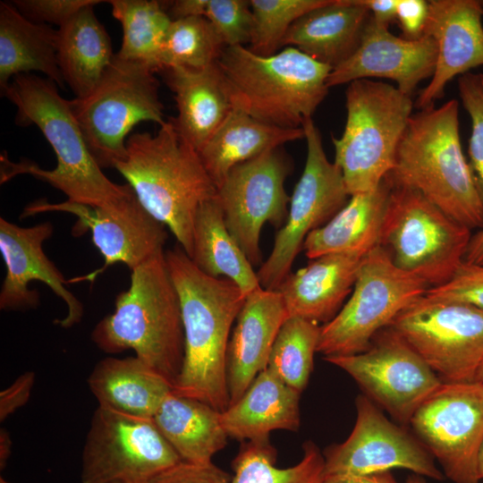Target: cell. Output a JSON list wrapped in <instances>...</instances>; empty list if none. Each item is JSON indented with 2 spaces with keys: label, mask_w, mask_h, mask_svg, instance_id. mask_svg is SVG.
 Masks as SVG:
<instances>
[{
  "label": "cell",
  "mask_w": 483,
  "mask_h": 483,
  "mask_svg": "<svg viewBox=\"0 0 483 483\" xmlns=\"http://www.w3.org/2000/svg\"><path fill=\"white\" fill-rule=\"evenodd\" d=\"M165 257L184 333L183 362L173 393L223 412L230 404L228 343L247 296L233 281L203 273L180 245L165 251Z\"/></svg>",
  "instance_id": "cell-1"
},
{
  "label": "cell",
  "mask_w": 483,
  "mask_h": 483,
  "mask_svg": "<svg viewBox=\"0 0 483 483\" xmlns=\"http://www.w3.org/2000/svg\"><path fill=\"white\" fill-rule=\"evenodd\" d=\"M16 107L15 123L36 125L56 155L57 165L45 170L30 161L11 162L1 156V183L18 174H30L64 192L69 201L101 206L134 193L127 184L109 180L91 155L70 107L57 85L30 73L16 75L1 91Z\"/></svg>",
  "instance_id": "cell-2"
},
{
  "label": "cell",
  "mask_w": 483,
  "mask_h": 483,
  "mask_svg": "<svg viewBox=\"0 0 483 483\" xmlns=\"http://www.w3.org/2000/svg\"><path fill=\"white\" fill-rule=\"evenodd\" d=\"M386 176L469 229L483 227V200L462 152L455 99L411 114Z\"/></svg>",
  "instance_id": "cell-3"
},
{
  "label": "cell",
  "mask_w": 483,
  "mask_h": 483,
  "mask_svg": "<svg viewBox=\"0 0 483 483\" xmlns=\"http://www.w3.org/2000/svg\"><path fill=\"white\" fill-rule=\"evenodd\" d=\"M126 156L114 168L131 187L142 207L166 226L191 258L193 225L199 206L217 189L199 153L166 121L155 134L133 133Z\"/></svg>",
  "instance_id": "cell-4"
},
{
  "label": "cell",
  "mask_w": 483,
  "mask_h": 483,
  "mask_svg": "<svg viewBox=\"0 0 483 483\" xmlns=\"http://www.w3.org/2000/svg\"><path fill=\"white\" fill-rule=\"evenodd\" d=\"M90 338L106 353L134 351L174 387L183 362L184 333L165 251L131 270L129 288L116 296L114 310L95 326Z\"/></svg>",
  "instance_id": "cell-5"
},
{
  "label": "cell",
  "mask_w": 483,
  "mask_h": 483,
  "mask_svg": "<svg viewBox=\"0 0 483 483\" xmlns=\"http://www.w3.org/2000/svg\"><path fill=\"white\" fill-rule=\"evenodd\" d=\"M216 63L233 107L279 128H302L328 93L332 68L295 47L263 56L227 47Z\"/></svg>",
  "instance_id": "cell-6"
},
{
  "label": "cell",
  "mask_w": 483,
  "mask_h": 483,
  "mask_svg": "<svg viewBox=\"0 0 483 483\" xmlns=\"http://www.w3.org/2000/svg\"><path fill=\"white\" fill-rule=\"evenodd\" d=\"M345 98V127L332 142L352 196L375 190L390 173L414 103L397 87L369 79L350 82Z\"/></svg>",
  "instance_id": "cell-7"
},
{
  "label": "cell",
  "mask_w": 483,
  "mask_h": 483,
  "mask_svg": "<svg viewBox=\"0 0 483 483\" xmlns=\"http://www.w3.org/2000/svg\"><path fill=\"white\" fill-rule=\"evenodd\" d=\"M145 64L115 55L97 87L69 100L84 140L101 168L114 167L126 156L127 135L140 122L164 124L159 81Z\"/></svg>",
  "instance_id": "cell-8"
},
{
  "label": "cell",
  "mask_w": 483,
  "mask_h": 483,
  "mask_svg": "<svg viewBox=\"0 0 483 483\" xmlns=\"http://www.w3.org/2000/svg\"><path fill=\"white\" fill-rule=\"evenodd\" d=\"M471 236L419 191L393 184L379 246L399 268L430 288L443 285L464 261Z\"/></svg>",
  "instance_id": "cell-9"
},
{
  "label": "cell",
  "mask_w": 483,
  "mask_h": 483,
  "mask_svg": "<svg viewBox=\"0 0 483 483\" xmlns=\"http://www.w3.org/2000/svg\"><path fill=\"white\" fill-rule=\"evenodd\" d=\"M429 288L395 266L381 246L375 247L363 258L349 300L321 326L317 352L325 358L365 352L379 331Z\"/></svg>",
  "instance_id": "cell-10"
},
{
  "label": "cell",
  "mask_w": 483,
  "mask_h": 483,
  "mask_svg": "<svg viewBox=\"0 0 483 483\" xmlns=\"http://www.w3.org/2000/svg\"><path fill=\"white\" fill-rule=\"evenodd\" d=\"M424 360L443 383L476 381L483 360V309L425 294L389 326Z\"/></svg>",
  "instance_id": "cell-11"
},
{
  "label": "cell",
  "mask_w": 483,
  "mask_h": 483,
  "mask_svg": "<svg viewBox=\"0 0 483 483\" xmlns=\"http://www.w3.org/2000/svg\"><path fill=\"white\" fill-rule=\"evenodd\" d=\"M307 143L303 172L290 199L284 225L275 237L272 251L257 272L260 286L276 290L291 273L307 236L327 223L350 197L340 168L325 153L321 134L312 118L302 124Z\"/></svg>",
  "instance_id": "cell-12"
},
{
  "label": "cell",
  "mask_w": 483,
  "mask_h": 483,
  "mask_svg": "<svg viewBox=\"0 0 483 483\" xmlns=\"http://www.w3.org/2000/svg\"><path fill=\"white\" fill-rule=\"evenodd\" d=\"M182 462L152 419L97 406L81 455V483H148Z\"/></svg>",
  "instance_id": "cell-13"
},
{
  "label": "cell",
  "mask_w": 483,
  "mask_h": 483,
  "mask_svg": "<svg viewBox=\"0 0 483 483\" xmlns=\"http://www.w3.org/2000/svg\"><path fill=\"white\" fill-rule=\"evenodd\" d=\"M325 360L350 375L366 396L402 425L443 383L392 327L379 331L360 353Z\"/></svg>",
  "instance_id": "cell-14"
},
{
  "label": "cell",
  "mask_w": 483,
  "mask_h": 483,
  "mask_svg": "<svg viewBox=\"0 0 483 483\" xmlns=\"http://www.w3.org/2000/svg\"><path fill=\"white\" fill-rule=\"evenodd\" d=\"M417 438L454 483H479L477 455L483 440V385L442 383L414 413Z\"/></svg>",
  "instance_id": "cell-15"
},
{
  "label": "cell",
  "mask_w": 483,
  "mask_h": 483,
  "mask_svg": "<svg viewBox=\"0 0 483 483\" xmlns=\"http://www.w3.org/2000/svg\"><path fill=\"white\" fill-rule=\"evenodd\" d=\"M291 161L280 148L233 167L217 188L225 225L252 266L260 262V233L266 223L283 226L288 196L284 182Z\"/></svg>",
  "instance_id": "cell-16"
},
{
  "label": "cell",
  "mask_w": 483,
  "mask_h": 483,
  "mask_svg": "<svg viewBox=\"0 0 483 483\" xmlns=\"http://www.w3.org/2000/svg\"><path fill=\"white\" fill-rule=\"evenodd\" d=\"M53 211L76 216L73 234L89 230L92 242L105 260L103 267L76 281L93 280L116 263L126 265L131 271L164 251L167 239L165 227L142 207L135 193L101 206L69 200L61 203L38 200L24 208L21 217Z\"/></svg>",
  "instance_id": "cell-17"
},
{
  "label": "cell",
  "mask_w": 483,
  "mask_h": 483,
  "mask_svg": "<svg viewBox=\"0 0 483 483\" xmlns=\"http://www.w3.org/2000/svg\"><path fill=\"white\" fill-rule=\"evenodd\" d=\"M356 412L347 439L324 453L326 476H362L405 469L437 480L444 478L419 440L390 421L369 397H357Z\"/></svg>",
  "instance_id": "cell-18"
},
{
  "label": "cell",
  "mask_w": 483,
  "mask_h": 483,
  "mask_svg": "<svg viewBox=\"0 0 483 483\" xmlns=\"http://www.w3.org/2000/svg\"><path fill=\"white\" fill-rule=\"evenodd\" d=\"M53 232L50 222L22 227L0 218V250L6 267L0 291V309L24 310L37 308L39 293L30 290L29 284L40 281L65 302L67 314L55 323L70 328L81 320L84 309L80 301L67 289L69 281L43 250L44 242Z\"/></svg>",
  "instance_id": "cell-19"
},
{
  "label": "cell",
  "mask_w": 483,
  "mask_h": 483,
  "mask_svg": "<svg viewBox=\"0 0 483 483\" xmlns=\"http://www.w3.org/2000/svg\"><path fill=\"white\" fill-rule=\"evenodd\" d=\"M436 53V45L431 37L424 35L414 40L397 37L370 15L359 47L347 60L332 69L327 87L362 79L386 78L396 82L399 90L412 97L418 84L433 76Z\"/></svg>",
  "instance_id": "cell-20"
},
{
  "label": "cell",
  "mask_w": 483,
  "mask_h": 483,
  "mask_svg": "<svg viewBox=\"0 0 483 483\" xmlns=\"http://www.w3.org/2000/svg\"><path fill=\"white\" fill-rule=\"evenodd\" d=\"M483 1L429 0L424 35L436 45L435 72L414 104L419 110L434 106L456 76L483 65Z\"/></svg>",
  "instance_id": "cell-21"
},
{
  "label": "cell",
  "mask_w": 483,
  "mask_h": 483,
  "mask_svg": "<svg viewBox=\"0 0 483 483\" xmlns=\"http://www.w3.org/2000/svg\"><path fill=\"white\" fill-rule=\"evenodd\" d=\"M280 292L262 287L250 293L230 336L226 369L230 404L237 402L267 368L277 334L288 318Z\"/></svg>",
  "instance_id": "cell-22"
},
{
  "label": "cell",
  "mask_w": 483,
  "mask_h": 483,
  "mask_svg": "<svg viewBox=\"0 0 483 483\" xmlns=\"http://www.w3.org/2000/svg\"><path fill=\"white\" fill-rule=\"evenodd\" d=\"M364 257L327 254L290 273L276 289L288 317L330 321L352 292Z\"/></svg>",
  "instance_id": "cell-23"
},
{
  "label": "cell",
  "mask_w": 483,
  "mask_h": 483,
  "mask_svg": "<svg viewBox=\"0 0 483 483\" xmlns=\"http://www.w3.org/2000/svg\"><path fill=\"white\" fill-rule=\"evenodd\" d=\"M369 18L359 0H329L299 18L281 47H295L334 69L357 50Z\"/></svg>",
  "instance_id": "cell-24"
},
{
  "label": "cell",
  "mask_w": 483,
  "mask_h": 483,
  "mask_svg": "<svg viewBox=\"0 0 483 483\" xmlns=\"http://www.w3.org/2000/svg\"><path fill=\"white\" fill-rule=\"evenodd\" d=\"M178 114L172 119L181 136L199 152L233 109L217 63L201 70L163 71Z\"/></svg>",
  "instance_id": "cell-25"
},
{
  "label": "cell",
  "mask_w": 483,
  "mask_h": 483,
  "mask_svg": "<svg viewBox=\"0 0 483 483\" xmlns=\"http://www.w3.org/2000/svg\"><path fill=\"white\" fill-rule=\"evenodd\" d=\"M393 184L386 176L373 191L350 196L327 223L312 231L302 249L316 258L327 254L364 257L379 245Z\"/></svg>",
  "instance_id": "cell-26"
},
{
  "label": "cell",
  "mask_w": 483,
  "mask_h": 483,
  "mask_svg": "<svg viewBox=\"0 0 483 483\" xmlns=\"http://www.w3.org/2000/svg\"><path fill=\"white\" fill-rule=\"evenodd\" d=\"M300 394L267 368L237 402L221 412L222 425L228 436L247 441L269 438L277 429L296 431Z\"/></svg>",
  "instance_id": "cell-27"
},
{
  "label": "cell",
  "mask_w": 483,
  "mask_h": 483,
  "mask_svg": "<svg viewBox=\"0 0 483 483\" xmlns=\"http://www.w3.org/2000/svg\"><path fill=\"white\" fill-rule=\"evenodd\" d=\"M98 406L128 416L153 419L173 386L136 356L106 357L88 377Z\"/></svg>",
  "instance_id": "cell-28"
},
{
  "label": "cell",
  "mask_w": 483,
  "mask_h": 483,
  "mask_svg": "<svg viewBox=\"0 0 483 483\" xmlns=\"http://www.w3.org/2000/svg\"><path fill=\"white\" fill-rule=\"evenodd\" d=\"M94 5L83 7L57 30L59 70L76 98L87 96L97 87L115 55L107 31L94 13Z\"/></svg>",
  "instance_id": "cell-29"
},
{
  "label": "cell",
  "mask_w": 483,
  "mask_h": 483,
  "mask_svg": "<svg viewBox=\"0 0 483 483\" xmlns=\"http://www.w3.org/2000/svg\"><path fill=\"white\" fill-rule=\"evenodd\" d=\"M304 139L302 128L284 129L233 108L198 152L216 189L235 165L282 145Z\"/></svg>",
  "instance_id": "cell-30"
},
{
  "label": "cell",
  "mask_w": 483,
  "mask_h": 483,
  "mask_svg": "<svg viewBox=\"0 0 483 483\" xmlns=\"http://www.w3.org/2000/svg\"><path fill=\"white\" fill-rule=\"evenodd\" d=\"M58 30L24 17L12 2H0V89L22 73L39 72L57 86L64 81L57 63Z\"/></svg>",
  "instance_id": "cell-31"
},
{
  "label": "cell",
  "mask_w": 483,
  "mask_h": 483,
  "mask_svg": "<svg viewBox=\"0 0 483 483\" xmlns=\"http://www.w3.org/2000/svg\"><path fill=\"white\" fill-rule=\"evenodd\" d=\"M182 462L208 464L227 444L221 412L193 398L173 392L152 419Z\"/></svg>",
  "instance_id": "cell-32"
},
{
  "label": "cell",
  "mask_w": 483,
  "mask_h": 483,
  "mask_svg": "<svg viewBox=\"0 0 483 483\" xmlns=\"http://www.w3.org/2000/svg\"><path fill=\"white\" fill-rule=\"evenodd\" d=\"M191 259L203 273L233 281L246 296L261 288L257 272L225 225L217 194L196 213Z\"/></svg>",
  "instance_id": "cell-33"
},
{
  "label": "cell",
  "mask_w": 483,
  "mask_h": 483,
  "mask_svg": "<svg viewBox=\"0 0 483 483\" xmlns=\"http://www.w3.org/2000/svg\"><path fill=\"white\" fill-rule=\"evenodd\" d=\"M112 15L121 23L123 41L115 55L161 71L164 41L173 21L164 2L156 0L106 1Z\"/></svg>",
  "instance_id": "cell-34"
},
{
  "label": "cell",
  "mask_w": 483,
  "mask_h": 483,
  "mask_svg": "<svg viewBox=\"0 0 483 483\" xmlns=\"http://www.w3.org/2000/svg\"><path fill=\"white\" fill-rule=\"evenodd\" d=\"M275 462L269 438L248 441L233 461L232 483H324V454L312 442L304 443L302 457L293 466L279 468Z\"/></svg>",
  "instance_id": "cell-35"
},
{
  "label": "cell",
  "mask_w": 483,
  "mask_h": 483,
  "mask_svg": "<svg viewBox=\"0 0 483 483\" xmlns=\"http://www.w3.org/2000/svg\"><path fill=\"white\" fill-rule=\"evenodd\" d=\"M320 327L316 322L289 317L271 350L267 369L299 393L307 386L313 369Z\"/></svg>",
  "instance_id": "cell-36"
},
{
  "label": "cell",
  "mask_w": 483,
  "mask_h": 483,
  "mask_svg": "<svg viewBox=\"0 0 483 483\" xmlns=\"http://www.w3.org/2000/svg\"><path fill=\"white\" fill-rule=\"evenodd\" d=\"M225 47L204 16L174 20L164 41L160 72L171 68L204 69L217 62Z\"/></svg>",
  "instance_id": "cell-37"
},
{
  "label": "cell",
  "mask_w": 483,
  "mask_h": 483,
  "mask_svg": "<svg viewBox=\"0 0 483 483\" xmlns=\"http://www.w3.org/2000/svg\"><path fill=\"white\" fill-rule=\"evenodd\" d=\"M328 2L329 0H250L254 32L248 48L263 56L277 53L291 26L302 15Z\"/></svg>",
  "instance_id": "cell-38"
},
{
  "label": "cell",
  "mask_w": 483,
  "mask_h": 483,
  "mask_svg": "<svg viewBox=\"0 0 483 483\" xmlns=\"http://www.w3.org/2000/svg\"><path fill=\"white\" fill-rule=\"evenodd\" d=\"M204 17L225 47L250 45L254 18L250 1L208 0Z\"/></svg>",
  "instance_id": "cell-39"
},
{
  "label": "cell",
  "mask_w": 483,
  "mask_h": 483,
  "mask_svg": "<svg viewBox=\"0 0 483 483\" xmlns=\"http://www.w3.org/2000/svg\"><path fill=\"white\" fill-rule=\"evenodd\" d=\"M458 91L471 123L469 164L483 200V73L470 72L459 76Z\"/></svg>",
  "instance_id": "cell-40"
},
{
  "label": "cell",
  "mask_w": 483,
  "mask_h": 483,
  "mask_svg": "<svg viewBox=\"0 0 483 483\" xmlns=\"http://www.w3.org/2000/svg\"><path fill=\"white\" fill-rule=\"evenodd\" d=\"M425 296L465 302L483 309V264L463 261L447 283L428 289Z\"/></svg>",
  "instance_id": "cell-41"
},
{
  "label": "cell",
  "mask_w": 483,
  "mask_h": 483,
  "mask_svg": "<svg viewBox=\"0 0 483 483\" xmlns=\"http://www.w3.org/2000/svg\"><path fill=\"white\" fill-rule=\"evenodd\" d=\"M103 3L100 0H14L12 4L35 23H52L59 27L83 7Z\"/></svg>",
  "instance_id": "cell-42"
},
{
  "label": "cell",
  "mask_w": 483,
  "mask_h": 483,
  "mask_svg": "<svg viewBox=\"0 0 483 483\" xmlns=\"http://www.w3.org/2000/svg\"><path fill=\"white\" fill-rule=\"evenodd\" d=\"M148 483H232L229 474L216 466L181 462L162 471Z\"/></svg>",
  "instance_id": "cell-43"
},
{
  "label": "cell",
  "mask_w": 483,
  "mask_h": 483,
  "mask_svg": "<svg viewBox=\"0 0 483 483\" xmlns=\"http://www.w3.org/2000/svg\"><path fill=\"white\" fill-rule=\"evenodd\" d=\"M428 16V1L398 0L395 21L407 39H418L424 36Z\"/></svg>",
  "instance_id": "cell-44"
},
{
  "label": "cell",
  "mask_w": 483,
  "mask_h": 483,
  "mask_svg": "<svg viewBox=\"0 0 483 483\" xmlns=\"http://www.w3.org/2000/svg\"><path fill=\"white\" fill-rule=\"evenodd\" d=\"M34 383L35 373L26 371L0 392L1 422H4L11 414L28 402Z\"/></svg>",
  "instance_id": "cell-45"
},
{
  "label": "cell",
  "mask_w": 483,
  "mask_h": 483,
  "mask_svg": "<svg viewBox=\"0 0 483 483\" xmlns=\"http://www.w3.org/2000/svg\"><path fill=\"white\" fill-rule=\"evenodd\" d=\"M370 13L372 18L386 26L395 21L398 0H359Z\"/></svg>",
  "instance_id": "cell-46"
},
{
  "label": "cell",
  "mask_w": 483,
  "mask_h": 483,
  "mask_svg": "<svg viewBox=\"0 0 483 483\" xmlns=\"http://www.w3.org/2000/svg\"><path fill=\"white\" fill-rule=\"evenodd\" d=\"M207 2L208 0H176L169 2V7L165 5V8L174 21L191 16H204Z\"/></svg>",
  "instance_id": "cell-47"
},
{
  "label": "cell",
  "mask_w": 483,
  "mask_h": 483,
  "mask_svg": "<svg viewBox=\"0 0 483 483\" xmlns=\"http://www.w3.org/2000/svg\"><path fill=\"white\" fill-rule=\"evenodd\" d=\"M324 483H398L390 471L362 476H326Z\"/></svg>",
  "instance_id": "cell-48"
},
{
  "label": "cell",
  "mask_w": 483,
  "mask_h": 483,
  "mask_svg": "<svg viewBox=\"0 0 483 483\" xmlns=\"http://www.w3.org/2000/svg\"><path fill=\"white\" fill-rule=\"evenodd\" d=\"M464 261L469 263H483V227L471 236Z\"/></svg>",
  "instance_id": "cell-49"
},
{
  "label": "cell",
  "mask_w": 483,
  "mask_h": 483,
  "mask_svg": "<svg viewBox=\"0 0 483 483\" xmlns=\"http://www.w3.org/2000/svg\"><path fill=\"white\" fill-rule=\"evenodd\" d=\"M13 442L9 432L4 428H0V469L5 468L12 454Z\"/></svg>",
  "instance_id": "cell-50"
},
{
  "label": "cell",
  "mask_w": 483,
  "mask_h": 483,
  "mask_svg": "<svg viewBox=\"0 0 483 483\" xmlns=\"http://www.w3.org/2000/svg\"><path fill=\"white\" fill-rule=\"evenodd\" d=\"M477 471L479 479H483V440L480 444L477 455Z\"/></svg>",
  "instance_id": "cell-51"
},
{
  "label": "cell",
  "mask_w": 483,
  "mask_h": 483,
  "mask_svg": "<svg viewBox=\"0 0 483 483\" xmlns=\"http://www.w3.org/2000/svg\"><path fill=\"white\" fill-rule=\"evenodd\" d=\"M404 483H428V482L424 479H422V476L412 475V476H410Z\"/></svg>",
  "instance_id": "cell-52"
},
{
  "label": "cell",
  "mask_w": 483,
  "mask_h": 483,
  "mask_svg": "<svg viewBox=\"0 0 483 483\" xmlns=\"http://www.w3.org/2000/svg\"><path fill=\"white\" fill-rule=\"evenodd\" d=\"M476 381L483 385V360L479 368L477 377H476Z\"/></svg>",
  "instance_id": "cell-53"
},
{
  "label": "cell",
  "mask_w": 483,
  "mask_h": 483,
  "mask_svg": "<svg viewBox=\"0 0 483 483\" xmlns=\"http://www.w3.org/2000/svg\"><path fill=\"white\" fill-rule=\"evenodd\" d=\"M0 483H12L10 481H8L7 479H5L4 477H0Z\"/></svg>",
  "instance_id": "cell-54"
},
{
  "label": "cell",
  "mask_w": 483,
  "mask_h": 483,
  "mask_svg": "<svg viewBox=\"0 0 483 483\" xmlns=\"http://www.w3.org/2000/svg\"><path fill=\"white\" fill-rule=\"evenodd\" d=\"M483 264V263H482Z\"/></svg>",
  "instance_id": "cell-55"
}]
</instances>
